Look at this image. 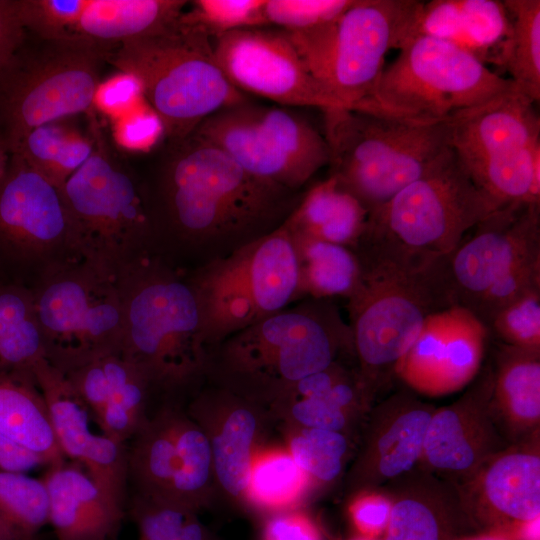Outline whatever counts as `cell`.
Segmentation results:
<instances>
[{"label":"cell","mask_w":540,"mask_h":540,"mask_svg":"<svg viewBox=\"0 0 540 540\" xmlns=\"http://www.w3.org/2000/svg\"><path fill=\"white\" fill-rule=\"evenodd\" d=\"M141 177L156 255L186 273L279 229L301 199L192 132Z\"/></svg>","instance_id":"cell-1"},{"label":"cell","mask_w":540,"mask_h":540,"mask_svg":"<svg viewBox=\"0 0 540 540\" xmlns=\"http://www.w3.org/2000/svg\"><path fill=\"white\" fill-rule=\"evenodd\" d=\"M360 281L347 300L361 383L372 399L431 314L454 304L445 258L362 237L354 249Z\"/></svg>","instance_id":"cell-2"},{"label":"cell","mask_w":540,"mask_h":540,"mask_svg":"<svg viewBox=\"0 0 540 540\" xmlns=\"http://www.w3.org/2000/svg\"><path fill=\"white\" fill-rule=\"evenodd\" d=\"M344 354L355 357L337 305L304 298L209 348L204 379L272 406L293 384Z\"/></svg>","instance_id":"cell-3"},{"label":"cell","mask_w":540,"mask_h":540,"mask_svg":"<svg viewBox=\"0 0 540 540\" xmlns=\"http://www.w3.org/2000/svg\"><path fill=\"white\" fill-rule=\"evenodd\" d=\"M117 283L124 315L120 353L141 370L154 393L193 390L204 380L208 350L185 273L148 255L121 269Z\"/></svg>","instance_id":"cell-4"},{"label":"cell","mask_w":540,"mask_h":540,"mask_svg":"<svg viewBox=\"0 0 540 540\" xmlns=\"http://www.w3.org/2000/svg\"><path fill=\"white\" fill-rule=\"evenodd\" d=\"M106 64L133 77L167 142L217 112L248 102L220 69L212 39L185 11L173 22L112 49Z\"/></svg>","instance_id":"cell-5"},{"label":"cell","mask_w":540,"mask_h":540,"mask_svg":"<svg viewBox=\"0 0 540 540\" xmlns=\"http://www.w3.org/2000/svg\"><path fill=\"white\" fill-rule=\"evenodd\" d=\"M330 174L369 212L430 172L449 146L448 121H416L352 109L322 110Z\"/></svg>","instance_id":"cell-6"},{"label":"cell","mask_w":540,"mask_h":540,"mask_svg":"<svg viewBox=\"0 0 540 540\" xmlns=\"http://www.w3.org/2000/svg\"><path fill=\"white\" fill-rule=\"evenodd\" d=\"M79 37L45 39L25 30L0 67V145L11 155L25 136L48 122L90 114L108 53Z\"/></svg>","instance_id":"cell-7"},{"label":"cell","mask_w":540,"mask_h":540,"mask_svg":"<svg viewBox=\"0 0 540 540\" xmlns=\"http://www.w3.org/2000/svg\"><path fill=\"white\" fill-rule=\"evenodd\" d=\"M88 116L94 151L61 192L84 258L117 277L156 255L154 234L140 175L112 147L94 113Z\"/></svg>","instance_id":"cell-8"},{"label":"cell","mask_w":540,"mask_h":540,"mask_svg":"<svg viewBox=\"0 0 540 540\" xmlns=\"http://www.w3.org/2000/svg\"><path fill=\"white\" fill-rule=\"evenodd\" d=\"M398 50L372 94L354 110L416 121H448L519 91L510 78L449 42L419 35L405 40Z\"/></svg>","instance_id":"cell-9"},{"label":"cell","mask_w":540,"mask_h":540,"mask_svg":"<svg viewBox=\"0 0 540 540\" xmlns=\"http://www.w3.org/2000/svg\"><path fill=\"white\" fill-rule=\"evenodd\" d=\"M185 276L207 350L298 301L297 258L284 225Z\"/></svg>","instance_id":"cell-10"},{"label":"cell","mask_w":540,"mask_h":540,"mask_svg":"<svg viewBox=\"0 0 540 540\" xmlns=\"http://www.w3.org/2000/svg\"><path fill=\"white\" fill-rule=\"evenodd\" d=\"M519 91L449 120V146L475 186L497 209L540 205V119Z\"/></svg>","instance_id":"cell-11"},{"label":"cell","mask_w":540,"mask_h":540,"mask_svg":"<svg viewBox=\"0 0 540 540\" xmlns=\"http://www.w3.org/2000/svg\"><path fill=\"white\" fill-rule=\"evenodd\" d=\"M420 1L354 0L337 19L286 32L312 76L346 109L373 92L390 49H399Z\"/></svg>","instance_id":"cell-12"},{"label":"cell","mask_w":540,"mask_h":540,"mask_svg":"<svg viewBox=\"0 0 540 540\" xmlns=\"http://www.w3.org/2000/svg\"><path fill=\"white\" fill-rule=\"evenodd\" d=\"M83 259L61 189L11 154L0 181V278L32 290Z\"/></svg>","instance_id":"cell-13"},{"label":"cell","mask_w":540,"mask_h":540,"mask_svg":"<svg viewBox=\"0 0 540 540\" xmlns=\"http://www.w3.org/2000/svg\"><path fill=\"white\" fill-rule=\"evenodd\" d=\"M32 292L46 360L62 373L121 352L124 315L116 276L83 259Z\"/></svg>","instance_id":"cell-14"},{"label":"cell","mask_w":540,"mask_h":540,"mask_svg":"<svg viewBox=\"0 0 540 540\" xmlns=\"http://www.w3.org/2000/svg\"><path fill=\"white\" fill-rule=\"evenodd\" d=\"M496 210L450 148L430 172L369 212L362 237L446 257L470 229Z\"/></svg>","instance_id":"cell-15"},{"label":"cell","mask_w":540,"mask_h":540,"mask_svg":"<svg viewBox=\"0 0 540 540\" xmlns=\"http://www.w3.org/2000/svg\"><path fill=\"white\" fill-rule=\"evenodd\" d=\"M193 132L253 176L295 192L329 163L324 136L302 117L278 107L248 101L208 117Z\"/></svg>","instance_id":"cell-16"},{"label":"cell","mask_w":540,"mask_h":540,"mask_svg":"<svg viewBox=\"0 0 540 540\" xmlns=\"http://www.w3.org/2000/svg\"><path fill=\"white\" fill-rule=\"evenodd\" d=\"M216 61L240 92L281 105L346 109L309 72L282 30L245 28L212 38Z\"/></svg>","instance_id":"cell-17"},{"label":"cell","mask_w":540,"mask_h":540,"mask_svg":"<svg viewBox=\"0 0 540 540\" xmlns=\"http://www.w3.org/2000/svg\"><path fill=\"white\" fill-rule=\"evenodd\" d=\"M475 228L472 237L445 258L454 304L470 311L514 267L540 255V205H507Z\"/></svg>","instance_id":"cell-18"},{"label":"cell","mask_w":540,"mask_h":540,"mask_svg":"<svg viewBox=\"0 0 540 540\" xmlns=\"http://www.w3.org/2000/svg\"><path fill=\"white\" fill-rule=\"evenodd\" d=\"M473 381L456 401L435 409L419 460L422 469L457 486L508 448L492 414V368Z\"/></svg>","instance_id":"cell-19"},{"label":"cell","mask_w":540,"mask_h":540,"mask_svg":"<svg viewBox=\"0 0 540 540\" xmlns=\"http://www.w3.org/2000/svg\"><path fill=\"white\" fill-rule=\"evenodd\" d=\"M33 376L45 400L56 441L65 458L85 468L102 489L124 505L128 478V452L124 444L92 431L89 409L65 374L45 358L35 365Z\"/></svg>","instance_id":"cell-20"},{"label":"cell","mask_w":540,"mask_h":540,"mask_svg":"<svg viewBox=\"0 0 540 540\" xmlns=\"http://www.w3.org/2000/svg\"><path fill=\"white\" fill-rule=\"evenodd\" d=\"M436 408L410 388L399 390L372 412L349 476L353 491H373L411 471L419 462Z\"/></svg>","instance_id":"cell-21"},{"label":"cell","mask_w":540,"mask_h":540,"mask_svg":"<svg viewBox=\"0 0 540 540\" xmlns=\"http://www.w3.org/2000/svg\"><path fill=\"white\" fill-rule=\"evenodd\" d=\"M192 391L187 413L207 436L214 480L224 494L246 499L263 405L205 379Z\"/></svg>","instance_id":"cell-22"},{"label":"cell","mask_w":540,"mask_h":540,"mask_svg":"<svg viewBox=\"0 0 540 540\" xmlns=\"http://www.w3.org/2000/svg\"><path fill=\"white\" fill-rule=\"evenodd\" d=\"M458 488L475 527L507 531L540 517L538 445L506 448Z\"/></svg>","instance_id":"cell-23"},{"label":"cell","mask_w":540,"mask_h":540,"mask_svg":"<svg viewBox=\"0 0 540 540\" xmlns=\"http://www.w3.org/2000/svg\"><path fill=\"white\" fill-rule=\"evenodd\" d=\"M393 483L384 540H451L472 526L457 485L422 468Z\"/></svg>","instance_id":"cell-24"},{"label":"cell","mask_w":540,"mask_h":540,"mask_svg":"<svg viewBox=\"0 0 540 540\" xmlns=\"http://www.w3.org/2000/svg\"><path fill=\"white\" fill-rule=\"evenodd\" d=\"M510 28V14L503 1H420L405 40L419 35L433 37L459 47L485 65L499 66Z\"/></svg>","instance_id":"cell-25"},{"label":"cell","mask_w":540,"mask_h":540,"mask_svg":"<svg viewBox=\"0 0 540 540\" xmlns=\"http://www.w3.org/2000/svg\"><path fill=\"white\" fill-rule=\"evenodd\" d=\"M49 497V522L58 540H112L124 517L113 499L77 463L49 466L42 477Z\"/></svg>","instance_id":"cell-26"},{"label":"cell","mask_w":540,"mask_h":540,"mask_svg":"<svg viewBox=\"0 0 540 540\" xmlns=\"http://www.w3.org/2000/svg\"><path fill=\"white\" fill-rule=\"evenodd\" d=\"M491 409L504 438L519 442L540 424V350L500 344L495 358Z\"/></svg>","instance_id":"cell-27"},{"label":"cell","mask_w":540,"mask_h":540,"mask_svg":"<svg viewBox=\"0 0 540 540\" xmlns=\"http://www.w3.org/2000/svg\"><path fill=\"white\" fill-rule=\"evenodd\" d=\"M176 407L163 406L142 423L128 453L130 475L142 496L174 502L183 472V442Z\"/></svg>","instance_id":"cell-28"},{"label":"cell","mask_w":540,"mask_h":540,"mask_svg":"<svg viewBox=\"0 0 540 540\" xmlns=\"http://www.w3.org/2000/svg\"><path fill=\"white\" fill-rule=\"evenodd\" d=\"M368 211L350 192L328 176L302 196L284 222L291 234L356 248L367 225Z\"/></svg>","instance_id":"cell-29"},{"label":"cell","mask_w":540,"mask_h":540,"mask_svg":"<svg viewBox=\"0 0 540 540\" xmlns=\"http://www.w3.org/2000/svg\"><path fill=\"white\" fill-rule=\"evenodd\" d=\"M188 3L185 0H88L70 37L115 48L173 22Z\"/></svg>","instance_id":"cell-30"},{"label":"cell","mask_w":540,"mask_h":540,"mask_svg":"<svg viewBox=\"0 0 540 540\" xmlns=\"http://www.w3.org/2000/svg\"><path fill=\"white\" fill-rule=\"evenodd\" d=\"M0 434L41 456L48 467L65 461L34 378L0 375Z\"/></svg>","instance_id":"cell-31"},{"label":"cell","mask_w":540,"mask_h":540,"mask_svg":"<svg viewBox=\"0 0 540 540\" xmlns=\"http://www.w3.org/2000/svg\"><path fill=\"white\" fill-rule=\"evenodd\" d=\"M44 358L32 290L0 278V375L34 378L33 369Z\"/></svg>","instance_id":"cell-32"},{"label":"cell","mask_w":540,"mask_h":540,"mask_svg":"<svg viewBox=\"0 0 540 540\" xmlns=\"http://www.w3.org/2000/svg\"><path fill=\"white\" fill-rule=\"evenodd\" d=\"M290 233V232H289ZM298 264V301L348 299L361 277V262L348 247L291 234Z\"/></svg>","instance_id":"cell-33"},{"label":"cell","mask_w":540,"mask_h":540,"mask_svg":"<svg viewBox=\"0 0 540 540\" xmlns=\"http://www.w3.org/2000/svg\"><path fill=\"white\" fill-rule=\"evenodd\" d=\"M70 117L54 120L31 130L12 154L20 155L55 186L64 183L91 157L93 136L81 132Z\"/></svg>","instance_id":"cell-34"},{"label":"cell","mask_w":540,"mask_h":540,"mask_svg":"<svg viewBox=\"0 0 540 540\" xmlns=\"http://www.w3.org/2000/svg\"><path fill=\"white\" fill-rule=\"evenodd\" d=\"M510 32L502 46L499 66L520 93L534 103L540 99V1L505 0Z\"/></svg>","instance_id":"cell-35"},{"label":"cell","mask_w":540,"mask_h":540,"mask_svg":"<svg viewBox=\"0 0 540 540\" xmlns=\"http://www.w3.org/2000/svg\"><path fill=\"white\" fill-rule=\"evenodd\" d=\"M488 336V328L474 313L460 305L451 307L433 396L459 391L477 377Z\"/></svg>","instance_id":"cell-36"},{"label":"cell","mask_w":540,"mask_h":540,"mask_svg":"<svg viewBox=\"0 0 540 540\" xmlns=\"http://www.w3.org/2000/svg\"><path fill=\"white\" fill-rule=\"evenodd\" d=\"M451 307L428 316L417 338L395 367V375L414 392L433 396L450 327Z\"/></svg>","instance_id":"cell-37"},{"label":"cell","mask_w":540,"mask_h":540,"mask_svg":"<svg viewBox=\"0 0 540 540\" xmlns=\"http://www.w3.org/2000/svg\"><path fill=\"white\" fill-rule=\"evenodd\" d=\"M0 516L32 539L49 522V497L44 480L0 470Z\"/></svg>","instance_id":"cell-38"},{"label":"cell","mask_w":540,"mask_h":540,"mask_svg":"<svg viewBox=\"0 0 540 540\" xmlns=\"http://www.w3.org/2000/svg\"><path fill=\"white\" fill-rule=\"evenodd\" d=\"M289 446L290 456L307 477L329 482L342 471L348 440L340 432L297 426Z\"/></svg>","instance_id":"cell-39"},{"label":"cell","mask_w":540,"mask_h":540,"mask_svg":"<svg viewBox=\"0 0 540 540\" xmlns=\"http://www.w3.org/2000/svg\"><path fill=\"white\" fill-rule=\"evenodd\" d=\"M306 474L290 455H273L252 467L247 498L267 507L290 503L302 491Z\"/></svg>","instance_id":"cell-40"},{"label":"cell","mask_w":540,"mask_h":540,"mask_svg":"<svg viewBox=\"0 0 540 540\" xmlns=\"http://www.w3.org/2000/svg\"><path fill=\"white\" fill-rule=\"evenodd\" d=\"M186 16L210 38L235 30L268 26L265 0H195Z\"/></svg>","instance_id":"cell-41"},{"label":"cell","mask_w":540,"mask_h":540,"mask_svg":"<svg viewBox=\"0 0 540 540\" xmlns=\"http://www.w3.org/2000/svg\"><path fill=\"white\" fill-rule=\"evenodd\" d=\"M486 327L502 344L540 350V287L500 309Z\"/></svg>","instance_id":"cell-42"},{"label":"cell","mask_w":540,"mask_h":540,"mask_svg":"<svg viewBox=\"0 0 540 540\" xmlns=\"http://www.w3.org/2000/svg\"><path fill=\"white\" fill-rule=\"evenodd\" d=\"M88 0H14L24 30L45 39L70 37Z\"/></svg>","instance_id":"cell-43"},{"label":"cell","mask_w":540,"mask_h":540,"mask_svg":"<svg viewBox=\"0 0 540 540\" xmlns=\"http://www.w3.org/2000/svg\"><path fill=\"white\" fill-rule=\"evenodd\" d=\"M354 0H265L268 26L286 32L310 30L337 19Z\"/></svg>","instance_id":"cell-44"},{"label":"cell","mask_w":540,"mask_h":540,"mask_svg":"<svg viewBox=\"0 0 540 540\" xmlns=\"http://www.w3.org/2000/svg\"><path fill=\"white\" fill-rule=\"evenodd\" d=\"M538 287H540V255L520 263L497 281L471 312L486 326L500 309Z\"/></svg>","instance_id":"cell-45"},{"label":"cell","mask_w":540,"mask_h":540,"mask_svg":"<svg viewBox=\"0 0 540 540\" xmlns=\"http://www.w3.org/2000/svg\"><path fill=\"white\" fill-rule=\"evenodd\" d=\"M161 133L163 134L161 123L149 107L132 108L115 118V141L127 149L148 148Z\"/></svg>","instance_id":"cell-46"},{"label":"cell","mask_w":540,"mask_h":540,"mask_svg":"<svg viewBox=\"0 0 540 540\" xmlns=\"http://www.w3.org/2000/svg\"><path fill=\"white\" fill-rule=\"evenodd\" d=\"M391 509L392 502L388 495L365 491L352 502L350 514L361 536L376 538L385 533Z\"/></svg>","instance_id":"cell-47"},{"label":"cell","mask_w":540,"mask_h":540,"mask_svg":"<svg viewBox=\"0 0 540 540\" xmlns=\"http://www.w3.org/2000/svg\"><path fill=\"white\" fill-rule=\"evenodd\" d=\"M142 96L137 81L121 73L101 82L94 100V108L117 118L132 109Z\"/></svg>","instance_id":"cell-48"},{"label":"cell","mask_w":540,"mask_h":540,"mask_svg":"<svg viewBox=\"0 0 540 540\" xmlns=\"http://www.w3.org/2000/svg\"><path fill=\"white\" fill-rule=\"evenodd\" d=\"M264 540H321V537L308 519L299 515L282 514L268 521Z\"/></svg>","instance_id":"cell-49"},{"label":"cell","mask_w":540,"mask_h":540,"mask_svg":"<svg viewBox=\"0 0 540 540\" xmlns=\"http://www.w3.org/2000/svg\"><path fill=\"white\" fill-rule=\"evenodd\" d=\"M48 466L38 454L0 434V470L26 473Z\"/></svg>","instance_id":"cell-50"},{"label":"cell","mask_w":540,"mask_h":540,"mask_svg":"<svg viewBox=\"0 0 540 540\" xmlns=\"http://www.w3.org/2000/svg\"><path fill=\"white\" fill-rule=\"evenodd\" d=\"M24 34L14 0H0V67L21 43Z\"/></svg>","instance_id":"cell-51"},{"label":"cell","mask_w":540,"mask_h":540,"mask_svg":"<svg viewBox=\"0 0 540 540\" xmlns=\"http://www.w3.org/2000/svg\"><path fill=\"white\" fill-rule=\"evenodd\" d=\"M539 518L515 524L505 532L511 540H539Z\"/></svg>","instance_id":"cell-52"},{"label":"cell","mask_w":540,"mask_h":540,"mask_svg":"<svg viewBox=\"0 0 540 540\" xmlns=\"http://www.w3.org/2000/svg\"><path fill=\"white\" fill-rule=\"evenodd\" d=\"M172 540H210L206 529L194 515Z\"/></svg>","instance_id":"cell-53"},{"label":"cell","mask_w":540,"mask_h":540,"mask_svg":"<svg viewBox=\"0 0 540 540\" xmlns=\"http://www.w3.org/2000/svg\"><path fill=\"white\" fill-rule=\"evenodd\" d=\"M451 540H511V538L503 530L490 529L484 533H479L476 535L462 534V535L452 538Z\"/></svg>","instance_id":"cell-54"},{"label":"cell","mask_w":540,"mask_h":540,"mask_svg":"<svg viewBox=\"0 0 540 540\" xmlns=\"http://www.w3.org/2000/svg\"><path fill=\"white\" fill-rule=\"evenodd\" d=\"M0 540H32L0 516Z\"/></svg>","instance_id":"cell-55"},{"label":"cell","mask_w":540,"mask_h":540,"mask_svg":"<svg viewBox=\"0 0 540 540\" xmlns=\"http://www.w3.org/2000/svg\"><path fill=\"white\" fill-rule=\"evenodd\" d=\"M10 155L3 149V147L0 145V181L3 178L8 161H9Z\"/></svg>","instance_id":"cell-56"},{"label":"cell","mask_w":540,"mask_h":540,"mask_svg":"<svg viewBox=\"0 0 540 540\" xmlns=\"http://www.w3.org/2000/svg\"><path fill=\"white\" fill-rule=\"evenodd\" d=\"M351 540H377L376 538H370V537H365V536H359V537H355Z\"/></svg>","instance_id":"cell-57"}]
</instances>
